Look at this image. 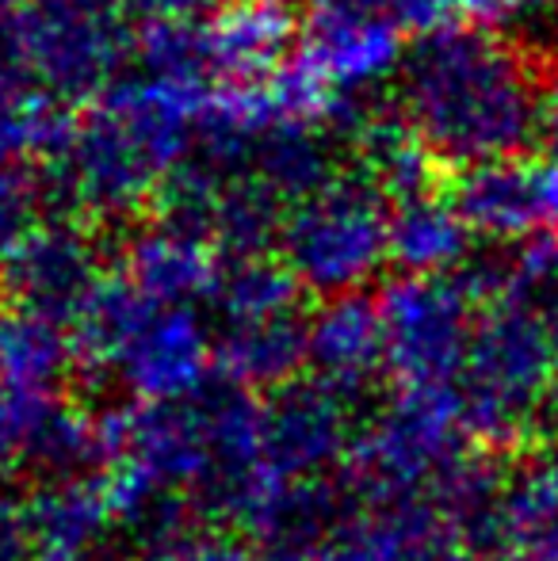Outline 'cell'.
Listing matches in <instances>:
<instances>
[{
    "instance_id": "6da1fadb",
    "label": "cell",
    "mask_w": 558,
    "mask_h": 561,
    "mask_svg": "<svg viewBox=\"0 0 558 561\" xmlns=\"http://www.w3.org/2000/svg\"><path fill=\"white\" fill-rule=\"evenodd\" d=\"M395 100L436 164L467 169L539 141L544 73L498 27L436 23L406 46Z\"/></svg>"
},
{
    "instance_id": "7a4b0ae2",
    "label": "cell",
    "mask_w": 558,
    "mask_h": 561,
    "mask_svg": "<svg viewBox=\"0 0 558 561\" xmlns=\"http://www.w3.org/2000/svg\"><path fill=\"white\" fill-rule=\"evenodd\" d=\"M135 61V31L112 0H15L0 12V66L61 107L104 100Z\"/></svg>"
},
{
    "instance_id": "3957f363",
    "label": "cell",
    "mask_w": 558,
    "mask_h": 561,
    "mask_svg": "<svg viewBox=\"0 0 558 561\" xmlns=\"http://www.w3.org/2000/svg\"><path fill=\"white\" fill-rule=\"evenodd\" d=\"M555 347L544 310L528 298H501L478 313L467 367L459 375V409L470 436L513 444L547 413Z\"/></svg>"
},
{
    "instance_id": "277c9868",
    "label": "cell",
    "mask_w": 558,
    "mask_h": 561,
    "mask_svg": "<svg viewBox=\"0 0 558 561\" xmlns=\"http://www.w3.org/2000/svg\"><path fill=\"white\" fill-rule=\"evenodd\" d=\"M470 439L455 390H402L356 436L349 481L372 508L432 501L475 455Z\"/></svg>"
},
{
    "instance_id": "5b68a950",
    "label": "cell",
    "mask_w": 558,
    "mask_h": 561,
    "mask_svg": "<svg viewBox=\"0 0 558 561\" xmlns=\"http://www.w3.org/2000/svg\"><path fill=\"white\" fill-rule=\"evenodd\" d=\"M46 199L58 203V215L107 229L149 218L161 195L164 164L146 138L112 104L96 100L73 118L66 146L38 164Z\"/></svg>"
},
{
    "instance_id": "8992f818",
    "label": "cell",
    "mask_w": 558,
    "mask_h": 561,
    "mask_svg": "<svg viewBox=\"0 0 558 561\" xmlns=\"http://www.w3.org/2000/svg\"><path fill=\"white\" fill-rule=\"evenodd\" d=\"M276 252L310 295H356L390 264V199L367 172H341L287 210Z\"/></svg>"
},
{
    "instance_id": "52a82bcc",
    "label": "cell",
    "mask_w": 558,
    "mask_h": 561,
    "mask_svg": "<svg viewBox=\"0 0 558 561\" xmlns=\"http://www.w3.org/2000/svg\"><path fill=\"white\" fill-rule=\"evenodd\" d=\"M475 298L455 275H398L379 298L387 375L398 390H455L475 340Z\"/></svg>"
},
{
    "instance_id": "ba28073f",
    "label": "cell",
    "mask_w": 558,
    "mask_h": 561,
    "mask_svg": "<svg viewBox=\"0 0 558 561\" xmlns=\"http://www.w3.org/2000/svg\"><path fill=\"white\" fill-rule=\"evenodd\" d=\"M100 233L104 229L81 218H43L12 252L0 256V298L12 310H31L73 325L84 302L112 275Z\"/></svg>"
},
{
    "instance_id": "9c48e42d",
    "label": "cell",
    "mask_w": 558,
    "mask_h": 561,
    "mask_svg": "<svg viewBox=\"0 0 558 561\" xmlns=\"http://www.w3.org/2000/svg\"><path fill=\"white\" fill-rule=\"evenodd\" d=\"M215 367V333L195 306L146 302L112 352L104 375L115 378L138 405H161L203 393Z\"/></svg>"
},
{
    "instance_id": "30bf717a",
    "label": "cell",
    "mask_w": 558,
    "mask_h": 561,
    "mask_svg": "<svg viewBox=\"0 0 558 561\" xmlns=\"http://www.w3.org/2000/svg\"><path fill=\"white\" fill-rule=\"evenodd\" d=\"M261 447L272 478L291 485L321 481L356 447L352 401L318 378L280 386L261 401Z\"/></svg>"
},
{
    "instance_id": "8fae6325",
    "label": "cell",
    "mask_w": 558,
    "mask_h": 561,
    "mask_svg": "<svg viewBox=\"0 0 558 561\" xmlns=\"http://www.w3.org/2000/svg\"><path fill=\"white\" fill-rule=\"evenodd\" d=\"M447 199L470 233L493 244H521L558 229V161L555 157H498L455 169Z\"/></svg>"
},
{
    "instance_id": "7c38bea8",
    "label": "cell",
    "mask_w": 558,
    "mask_h": 561,
    "mask_svg": "<svg viewBox=\"0 0 558 561\" xmlns=\"http://www.w3.org/2000/svg\"><path fill=\"white\" fill-rule=\"evenodd\" d=\"M295 58L333 92H372L402 69L406 31L379 15L303 8Z\"/></svg>"
},
{
    "instance_id": "4fadbf2b",
    "label": "cell",
    "mask_w": 558,
    "mask_h": 561,
    "mask_svg": "<svg viewBox=\"0 0 558 561\" xmlns=\"http://www.w3.org/2000/svg\"><path fill=\"white\" fill-rule=\"evenodd\" d=\"M203 31L218 84L261 89L295 58L303 8L291 0H230L203 20Z\"/></svg>"
},
{
    "instance_id": "5bb4252c",
    "label": "cell",
    "mask_w": 558,
    "mask_h": 561,
    "mask_svg": "<svg viewBox=\"0 0 558 561\" xmlns=\"http://www.w3.org/2000/svg\"><path fill=\"white\" fill-rule=\"evenodd\" d=\"M31 561H115L107 542L115 531V504L107 485L92 478L43 481L20 501Z\"/></svg>"
},
{
    "instance_id": "9a60e30c",
    "label": "cell",
    "mask_w": 558,
    "mask_h": 561,
    "mask_svg": "<svg viewBox=\"0 0 558 561\" xmlns=\"http://www.w3.org/2000/svg\"><path fill=\"white\" fill-rule=\"evenodd\" d=\"M123 275L146 302L192 306L215 295L223 252L187 226L146 218L123 244Z\"/></svg>"
},
{
    "instance_id": "2e32d148",
    "label": "cell",
    "mask_w": 558,
    "mask_h": 561,
    "mask_svg": "<svg viewBox=\"0 0 558 561\" xmlns=\"http://www.w3.org/2000/svg\"><path fill=\"white\" fill-rule=\"evenodd\" d=\"M306 363L318 382L333 386L349 401L364 398L387 370L379 302H372L364 290L321 298L306 325Z\"/></svg>"
},
{
    "instance_id": "e0dca14e",
    "label": "cell",
    "mask_w": 558,
    "mask_h": 561,
    "mask_svg": "<svg viewBox=\"0 0 558 561\" xmlns=\"http://www.w3.org/2000/svg\"><path fill=\"white\" fill-rule=\"evenodd\" d=\"M337 138L318 123H303V118H269L257 126L253 141L246 153V172L269 187L276 199L295 203L318 195L326 184L341 176L337 164Z\"/></svg>"
},
{
    "instance_id": "ac0fdd59",
    "label": "cell",
    "mask_w": 558,
    "mask_h": 561,
    "mask_svg": "<svg viewBox=\"0 0 558 561\" xmlns=\"http://www.w3.org/2000/svg\"><path fill=\"white\" fill-rule=\"evenodd\" d=\"M306 325L310 318H303V310L218 325V370L241 390H280L295 382L306 363Z\"/></svg>"
},
{
    "instance_id": "d6986e66",
    "label": "cell",
    "mask_w": 558,
    "mask_h": 561,
    "mask_svg": "<svg viewBox=\"0 0 558 561\" xmlns=\"http://www.w3.org/2000/svg\"><path fill=\"white\" fill-rule=\"evenodd\" d=\"M490 550L501 561H558V450L505 478Z\"/></svg>"
},
{
    "instance_id": "ffe728a7",
    "label": "cell",
    "mask_w": 558,
    "mask_h": 561,
    "mask_svg": "<svg viewBox=\"0 0 558 561\" xmlns=\"http://www.w3.org/2000/svg\"><path fill=\"white\" fill-rule=\"evenodd\" d=\"M470 237L447 192L390 203V264L402 275H455L475 252Z\"/></svg>"
},
{
    "instance_id": "44dd1931",
    "label": "cell",
    "mask_w": 558,
    "mask_h": 561,
    "mask_svg": "<svg viewBox=\"0 0 558 561\" xmlns=\"http://www.w3.org/2000/svg\"><path fill=\"white\" fill-rule=\"evenodd\" d=\"M77 355L73 329L66 321L31 310H4L0 318V390L58 393Z\"/></svg>"
},
{
    "instance_id": "7402d4cb",
    "label": "cell",
    "mask_w": 558,
    "mask_h": 561,
    "mask_svg": "<svg viewBox=\"0 0 558 561\" xmlns=\"http://www.w3.org/2000/svg\"><path fill=\"white\" fill-rule=\"evenodd\" d=\"M379 561H478L482 550L432 501L383 504L364 519Z\"/></svg>"
},
{
    "instance_id": "603a6c76",
    "label": "cell",
    "mask_w": 558,
    "mask_h": 561,
    "mask_svg": "<svg viewBox=\"0 0 558 561\" xmlns=\"http://www.w3.org/2000/svg\"><path fill=\"white\" fill-rule=\"evenodd\" d=\"M283 222H287V203L276 199L261 180L234 176L218 187L210 203L207 233L223 260L269 256L280 249Z\"/></svg>"
},
{
    "instance_id": "cb8c5ba5",
    "label": "cell",
    "mask_w": 558,
    "mask_h": 561,
    "mask_svg": "<svg viewBox=\"0 0 558 561\" xmlns=\"http://www.w3.org/2000/svg\"><path fill=\"white\" fill-rule=\"evenodd\" d=\"M135 66L141 77L184 92H218L203 20H141L135 31Z\"/></svg>"
},
{
    "instance_id": "d4e9b609",
    "label": "cell",
    "mask_w": 558,
    "mask_h": 561,
    "mask_svg": "<svg viewBox=\"0 0 558 561\" xmlns=\"http://www.w3.org/2000/svg\"><path fill=\"white\" fill-rule=\"evenodd\" d=\"M298 298H303V283L283 264L280 252H269V256L223 260L210 302H215L218 321L230 325V321H257L291 313L298 310Z\"/></svg>"
},
{
    "instance_id": "484cf974",
    "label": "cell",
    "mask_w": 558,
    "mask_h": 561,
    "mask_svg": "<svg viewBox=\"0 0 558 561\" xmlns=\"http://www.w3.org/2000/svg\"><path fill=\"white\" fill-rule=\"evenodd\" d=\"M66 401L58 393L0 390V473L38 470L46 436Z\"/></svg>"
},
{
    "instance_id": "4316f807",
    "label": "cell",
    "mask_w": 558,
    "mask_h": 561,
    "mask_svg": "<svg viewBox=\"0 0 558 561\" xmlns=\"http://www.w3.org/2000/svg\"><path fill=\"white\" fill-rule=\"evenodd\" d=\"M46 184L38 164L0 161V256L12 252L23 237L43 222Z\"/></svg>"
},
{
    "instance_id": "83f0119b",
    "label": "cell",
    "mask_w": 558,
    "mask_h": 561,
    "mask_svg": "<svg viewBox=\"0 0 558 561\" xmlns=\"http://www.w3.org/2000/svg\"><path fill=\"white\" fill-rule=\"evenodd\" d=\"M138 561H249L238 539L200 519H180L138 542Z\"/></svg>"
},
{
    "instance_id": "f1b7e54d",
    "label": "cell",
    "mask_w": 558,
    "mask_h": 561,
    "mask_svg": "<svg viewBox=\"0 0 558 561\" xmlns=\"http://www.w3.org/2000/svg\"><path fill=\"white\" fill-rule=\"evenodd\" d=\"M444 12H459L482 27H516L528 35L558 38V0H440Z\"/></svg>"
},
{
    "instance_id": "f546056e",
    "label": "cell",
    "mask_w": 558,
    "mask_h": 561,
    "mask_svg": "<svg viewBox=\"0 0 558 561\" xmlns=\"http://www.w3.org/2000/svg\"><path fill=\"white\" fill-rule=\"evenodd\" d=\"M303 8H341V12L379 15V20L402 27L406 35H421V31L436 27L444 15L440 0H303Z\"/></svg>"
},
{
    "instance_id": "4dcf8cb0",
    "label": "cell",
    "mask_w": 558,
    "mask_h": 561,
    "mask_svg": "<svg viewBox=\"0 0 558 561\" xmlns=\"http://www.w3.org/2000/svg\"><path fill=\"white\" fill-rule=\"evenodd\" d=\"M303 561H379V558H375V547L367 539L364 524H352V527L341 524L318 547L303 550Z\"/></svg>"
},
{
    "instance_id": "1f68e13d",
    "label": "cell",
    "mask_w": 558,
    "mask_h": 561,
    "mask_svg": "<svg viewBox=\"0 0 558 561\" xmlns=\"http://www.w3.org/2000/svg\"><path fill=\"white\" fill-rule=\"evenodd\" d=\"M230 0H130L141 20H210Z\"/></svg>"
},
{
    "instance_id": "d6a6232c",
    "label": "cell",
    "mask_w": 558,
    "mask_h": 561,
    "mask_svg": "<svg viewBox=\"0 0 558 561\" xmlns=\"http://www.w3.org/2000/svg\"><path fill=\"white\" fill-rule=\"evenodd\" d=\"M0 561H31L20 501H0Z\"/></svg>"
},
{
    "instance_id": "836d02e7",
    "label": "cell",
    "mask_w": 558,
    "mask_h": 561,
    "mask_svg": "<svg viewBox=\"0 0 558 561\" xmlns=\"http://www.w3.org/2000/svg\"><path fill=\"white\" fill-rule=\"evenodd\" d=\"M539 141L558 161V58L544 77V112H539Z\"/></svg>"
},
{
    "instance_id": "e575fe53",
    "label": "cell",
    "mask_w": 558,
    "mask_h": 561,
    "mask_svg": "<svg viewBox=\"0 0 558 561\" xmlns=\"http://www.w3.org/2000/svg\"><path fill=\"white\" fill-rule=\"evenodd\" d=\"M544 318H547V333H551V347H555V378H551V393H547V421L558 428V290L547 298Z\"/></svg>"
},
{
    "instance_id": "d590c367",
    "label": "cell",
    "mask_w": 558,
    "mask_h": 561,
    "mask_svg": "<svg viewBox=\"0 0 558 561\" xmlns=\"http://www.w3.org/2000/svg\"><path fill=\"white\" fill-rule=\"evenodd\" d=\"M264 561H303V550H272Z\"/></svg>"
},
{
    "instance_id": "8d00e7d4",
    "label": "cell",
    "mask_w": 558,
    "mask_h": 561,
    "mask_svg": "<svg viewBox=\"0 0 558 561\" xmlns=\"http://www.w3.org/2000/svg\"><path fill=\"white\" fill-rule=\"evenodd\" d=\"M8 4H15V0H0V12H4V8H8Z\"/></svg>"
},
{
    "instance_id": "74e56055",
    "label": "cell",
    "mask_w": 558,
    "mask_h": 561,
    "mask_svg": "<svg viewBox=\"0 0 558 561\" xmlns=\"http://www.w3.org/2000/svg\"><path fill=\"white\" fill-rule=\"evenodd\" d=\"M0 318H4V310H0Z\"/></svg>"
}]
</instances>
